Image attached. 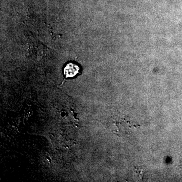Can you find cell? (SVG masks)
I'll return each mask as SVG.
<instances>
[{
    "label": "cell",
    "instance_id": "1",
    "mask_svg": "<svg viewBox=\"0 0 182 182\" xmlns=\"http://www.w3.org/2000/svg\"><path fill=\"white\" fill-rule=\"evenodd\" d=\"M80 65L74 62H68L64 65L63 68L64 77L65 79H73L81 73Z\"/></svg>",
    "mask_w": 182,
    "mask_h": 182
}]
</instances>
